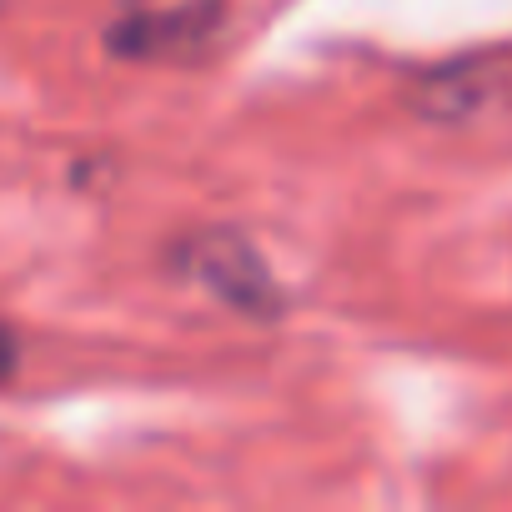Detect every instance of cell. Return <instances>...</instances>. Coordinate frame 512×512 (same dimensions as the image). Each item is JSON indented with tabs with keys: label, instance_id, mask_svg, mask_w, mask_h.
<instances>
[{
	"label": "cell",
	"instance_id": "cell-1",
	"mask_svg": "<svg viewBox=\"0 0 512 512\" xmlns=\"http://www.w3.org/2000/svg\"><path fill=\"white\" fill-rule=\"evenodd\" d=\"M186 267L191 277L216 292L226 307L236 312H251V317H277V287H272V272L262 267V256H256L241 236H196L186 246Z\"/></svg>",
	"mask_w": 512,
	"mask_h": 512
},
{
	"label": "cell",
	"instance_id": "cell-2",
	"mask_svg": "<svg viewBox=\"0 0 512 512\" xmlns=\"http://www.w3.org/2000/svg\"><path fill=\"white\" fill-rule=\"evenodd\" d=\"M216 21H221L216 0H196V6H176V11H136L111 26L106 46L126 61H166V56H186L201 41H211Z\"/></svg>",
	"mask_w": 512,
	"mask_h": 512
},
{
	"label": "cell",
	"instance_id": "cell-3",
	"mask_svg": "<svg viewBox=\"0 0 512 512\" xmlns=\"http://www.w3.org/2000/svg\"><path fill=\"white\" fill-rule=\"evenodd\" d=\"M11 372H16V337H11V327H0V382Z\"/></svg>",
	"mask_w": 512,
	"mask_h": 512
}]
</instances>
